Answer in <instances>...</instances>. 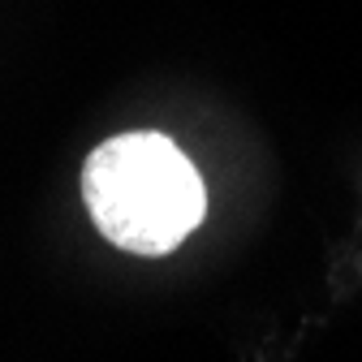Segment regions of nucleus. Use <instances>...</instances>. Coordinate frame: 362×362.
Returning a JSON list of instances; mask_svg holds the SVG:
<instances>
[{"label":"nucleus","mask_w":362,"mask_h":362,"mask_svg":"<svg viewBox=\"0 0 362 362\" xmlns=\"http://www.w3.org/2000/svg\"><path fill=\"white\" fill-rule=\"evenodd\" d=\"M82 199L95 229L129 255H173L207 211L203 177L168 134L129 129L82 164Z\"/></svg>","instance_id":"f257e3e1"}]
</instances>
